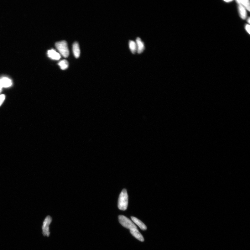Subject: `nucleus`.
Listing matches in <instances>:
<instances>
[{"mask_svg": "<svg viewBox=\"0 0 250 250\" xmlns=\"http://www.w3.org/2000/svg\"><path fill=\"white\" fill-rule=\"evenodd\" d=\"M128 195L126 189H123L121 191L118 198V207L120 210H127L128 205Z\"/></svg>", "mask_w": 250, "mask_h": 250, "instance_id": "f257e3e1", "label": "nucleus"}, {"mask_svg": "<svg viewBox=\"0 0 250 250\" xmlns=\"http://www.w3.org/2000/svg\"><path fill=\"white\" fill-rule=\"evenodd\" d=\"M56 49L64 57H68L69 52L68 44L65 41L58 42L55 44Z\"/></svg>", "mask_w": 250, "mask_h": 250, "instance_id": "f03ea898", "label": "nucleus"}, {"mask_svg": "<svg viewBox=\"0 0 250 250\" xmlns=\"http://www.w3.org/2000/svg\"><path fill=\"white\" fill-rule=\"evenodd\" d=\"M118 219L120 224L125 228L130 230L137 228L135 224L132 221L124 216L122 215L119 216Z\"/></svg>", "mask_w": 250, "mask_h": 250, "instance_id": "7ed1b4c3", "label": "nucleus"}, {"mask_svg": "<svg viewBox=\"0 0 250 250\" xmlns=\"http://www.w3.org/2000/svg\"><path fill=\"white\" fill-rule=\"evenodd\" d=\"M52 218L50 216H48L45 220L43 227V234L44 236H49L50 235L49 232V225L52 222Z\"/></svg>", "mask_w": 250, "mask_h": 250, "instance_id": "20e7f679", "label": "nucleus"}, {"mask_svg": "<svg viewBox=\"0 0 250 250\" xmlns=\"http://www.w3.org/2000/svg\"><path fill=\"white\" fill-rule=\"evenodd\" d=\"M137 46V52L138 54L142 53L145 50V47L143 42L139 37H138L136 40Z\"/></svg>", "mask_w": 250, "mask_h": 250, "instance_id": "39448f33", "label": "nucleus"}, {"mask_svg": "<svg viewBox=\"0 0 250 250\" xmlns=\"http://www.w3.org/2000/svg\"><path fill=\"white\" fill-rule=\"evenodd\" d=\"M48 56L50 59L58 60L60 58V56L59 53H57L54 49H51L48 51Z\"/></svg>", "mask_w": 250, "mask_h": 250, "instance_id": "423d86ee", "label": "nucleus"}, {"mask_svg": "<svg viewBox=\"0 0 250 250\" xmlns=\"http://www.w3.org/2000/svg\"><path fill=\"white\" fill-rule=\"evenodd\" d=\"M130 232L131 235L140 241L143 242L144 241L143 237L137 228L130 230Z\"/></svg>", "mask_w": 250, "mask_h": 250, "instance_id": "0eeeda50", "label": "nucleus"}, {"mask_svg": "<svg viewBox=\"0 0 250 250\" xmlns=\"http://www.w3.org/2000/svg\"><path fill=\"white\" fill-rule=\"evenodd\" d=\"M131 219L133 222L137 224V226H138L141 229L143 230H145L147 229V227L145 224L133 216L131 217Z\"/></svg>", "mask_w": 250, "mask_h": 250, "instance_id": "6e6552de", "label": "nucleus"}, {"mask_svg": "<svg viewBox=\"0 0 250 250\" xmlns=\"http://www.w3.org/2000/svg\"><path fill=\"white\" fill-rule=\"evenodd\" d=\"M238 9L239 14L240 18L243 20H245L247 16V12L246 9L243 6L239 4H238Z\"/></svg>", "mask_w": 250, "mask_h": 250, "instance_id": "1a4fd4ad", "label": "nucleus"}, {"mask_svg": "<svg viewBox=\"0 0 250 250\" xmlns=\"http://www.w3.org/2000/svg\"><path fill=\"white\" fill-rule=\"evenodd\" d=\"M73 51L75 56L76 58H78L80 56L81 51H80L79 44L76 42L73 44Z\"/></svg>", "mask_w": 250, "mask_h": 250, "instance_id": "9d476101", "label": "nucleus"}, {"mask_svg": "<svg viewBox=\"0 0 250 250\" xmlns=\"http://www.w3.org/2000/svg\"><path fill=\"white\" fill-rule=\"evenodd\" d=\"M0 80L3 88H8L12 85V82L11 80L9 78H3Z\"/></svg>", "mask_w": 250, "mask_h": 250, "instance_id": "9b49d317", "label": "nucleus"}, {"mask_svg": "<svg viewBox=\"0 0 250 250\" xmlns=\"http://www.w3.org/2000/svg\"><path fill=\"white\" fill-rule=\"evenodd\" d=\"M237 4L242 5L247 10L250 11V4L249 0H238L237 1Z\"/></svg>", "mask_w": 250, "mask_h": 250, "instance_id": "f8f14e48", "label": "nucleus"}, {"mask_svg": "<svg viewBox=\"0 0 250 250\" xmlns=\"http://www.w3.org/2000/svg\"><path fill=\"white\" fill-rule=\"evenodd\" d=\"M129 47L131 53L135 54L137 52V46L135 42L130 40L129 42Z\"/></svg>", "mask_w": 250, "mask_h": 250, "instance_id": "ddd939ff", "label": "nucleus"}, {"mask_svg": "<svg viewBox=\"0 0 250 250\" xmlns=\"http://www.w3.org/2000/svg\"><path fill=\"white\" fill-rule=\"evenodd\" d=\"M60 68L62 70H65L68 68L69 63L66 60H63L58 63Z\"/></svg>", "mask_w": 250, "mask_h": 250, "instance_id": "4468645a", "label": "nucleus"}, {"mask_svg": "<svg viewBox=\"0 0 250 250\" xmlns=\"http://www.w3.org/2000/svg\"><path fill=\"white\" fill-rule=\"evenodd\" d=\"M5 99V96L4 95H0V106L3 103Z\"/></svg>", "mask_w": 250, "mask_h": 250, "instance_id": "2eb2a0df", "label": "nucleus"}, {"mask_svg": "<svg viewBox=\"0 0 250 250\" xmlns=\"http://www.w3.org/2000/svg\"><path fill=\"white\" fill-rule=\"evenodd\" d=\"M250 25L249 24H246L245 26V29L248 34H250Z\"/></svg>", "mask_w": 250, "mask_h": 250, "instance_id": "dca6fc26", "label": "nucleus"}, {"mask_svg": "<svg viewBox=\"0 0 250 250\" xmlns=\"http://www.w3.org/2000/svg\"><path fill=\"white\" fill-rule=\"evenodd\" d=\"M3 88V87L2 85L1 80H0V92H1Z\"/></svg>", "mask_w": 250, "mask_h": 250, "instance_id": "f3484780", "label": "nucleus"}, {"mask_svg": "<svg viewBox=\"0 0 250 250\" xmlns=\"http://www.w3.org/2000/svg\"><path fill=\"white\" fill-rule=\"evenodd\" d=\"M224 1L227 3H229L232 2V1H231H231L230 0H229V1Z\"/></svg>", "mask_w": 250, "mask_h": 250, "instance_id": "a211bd4d", "label": "nucleus"}, {"mask_svg": "<svg viewBox=\"0 0 250 250\" xmlns=\"http://www.w3.org/2000/svg\"><path fill=\"white\" fill-rule=\"evenodd\" d=\"M247 20H247V22H248V23L249 24H250V18H248L247 19Z\"/></svg>", "mask_w": 250, "mask_h": 250, "instance_id": "6ab92c4d", "label": "nucleus"}]
</instances>
